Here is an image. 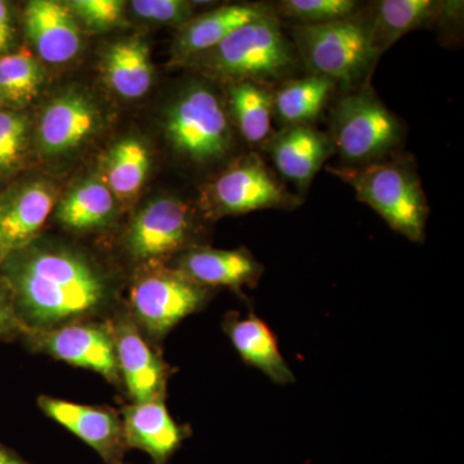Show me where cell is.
<instances>
[{"label": "cell", "mask_w": 464, "mask_h": 464, "mask_svg": "<svg viewBox=\"0 0 464 464\" xmlns=\"http://www.w3.org/2000/svg\"><path fill=\"white\" fill-rule=\"evenodd\" d=\"M2 265L25 332L83 322L108 306V279L74 250L30 244Z\"/></svg>", "instance_id": "cell-1"}, {"label": "cell", "mask_w": 464, "mask_h": 464, "mask_svg": "<svg viewBox=\"0 0 464 464\" xmlns=\"http://www.w3.org/2000/svg\"><path fill=\"white\" fill-rule=\"evenodd\" d=\"M204 72L227 83L255 82L275 88L292 79L302 63L295 43L274 14L241 26L213 50L199 54Z\"/></svg>", "instance_id": "cell-2"}, {"label": "cell", "mask_w": 464, "mask_h": 464, "mask_svg": "<svg viewBox=\"0 0 464 464\" xmlns=\"http://www.w3.org/2000/svg\"><path fill=\"white\" fill-rule=\"evenodd\" d=\"M326 170L350 185L357 199L368 204L393 231L415 244L426 239L430 207L414 159L396 154L369 166Z\"/></svg>", "instance_id": "cell-3"}, {"label": "cell", "mask_w": 464, "mask_h": 464, "mask_svg": "<svg viewBox=\"0 0 464 464\" xmlns=\"http://www.w3.org/2000/svg\"><path fill=\"white\" fill-rule=\"evenodd\" d=\"M328 134L341 167L357 168L398 154L405 141L406 128L368 83L342 92L333 101Z\"/></svg>", "instance_id": "cell-4"}, {"label": "cell", "mask_w": 464, "mask_h": 464, "mask_svg": "<svg viewBox=\"0 0 464 464\" xmlns=\"http://www.w3.org/2000/svg\"><path fill=\"white\" fill-rule=\"evenodd\" d=\"M292 41L310 74L322 75L342 92L369 83L381 54L371 39L362 5L353 16L320 25H293Z\"/></svg>", "instance_id": "cell-5"}, {"label": "cell", "mask_w": 464, "mask_h": 464, "mask_svg": "<svg viewBox=\"0 0 464 464\" xmlns=\"http://www.w3.org/2000/svg\"><path fill=\"white\" fill-rule=\"evenodd\" d=\"M164 130L174 151L192 163L222 160L234 146V128L224 100L210 85H186L164 118Z\"/></svg>", "instance_id": "cell-6"}, {"label": "cell", "mask_w": 464, "mask_h": 464, "mask_svg": "<svg viewBox=\"0 0 464 464\" xmlns=\"http://www.w3.org/2000/svg\"><path fill=\"white\" fill-rule=\"evenodd\" d=\"M304 198L292 194L283 179L256 152L237 158L207 186L204 208L209 216H240L256 210H293Z\"/></svg>", "instance_id": "cell-7"}, {"label": "cell", "mask_w": 464, "mask_h": 464, "mask_svg": "<svg viewBox=\"0 0 464 464\" xmlns=\"http://www.w3.org/2000/svg\"><path fill=\"white\" fill-rule=\"evenodd\" d=\"M210 298V289L192 282L177 268H150L130 289L134 322L152 340H161L185 317L198 313Z\"/></svg>", "instance_id": "cell-8"}, {"label": "cell", "mask_w": 464, "mask_h": 464, "mask_svg": "<svg viewBox=\"0 0 464 464\" xmlns=\"http://www.w3.org/2000/svg\"><path fill=\"white\" fill-rule=\"evenodd\" d=\"M27 343L38 353L88 369L111 383L121 382L111 326L94 322H75L50 329L24 333Z\"/></svg>", "instance_id": "cell-9"}, {"label": "cell", "mask_w": 464, "mask_h": 464, "mask_svg": "<svg viewBox=\"0 0 464 464\" xmlns=\"http://www.w3.org/2000/svg\"><path fill=\"white\" fill-rule=\"evenodd\" d=\"M192 237L190 206L176 198H160L134 217L127 234V248L136 261L155 264L190 249Z\"/></svg>", "instance_id": "cell-10"}, {"label": "cell", "mask_w": 464, "mask_h": 464, "mask_svg": "<svg viewBox=\"0 0 464 464\" xmlns=\"http://www.w3.org/2000/svg\"><path fill=\"white\" fill-rule=\"evenodd\" d=\"M462 11V2L438 0H378L362 5L372 43L381 56L414 30L459 23Z\"/></svg>", "instance_id": "cell-11"}, {"label": "cell", "mask_w": 464, "mask_h": 464, "mask_svg": "<svg viewBox=\"0 0 464 464\" xmlns=\"http://www.w3.org/2000/svg\"><path fill=\"white\" fill-rule=\"evenodd\" d=\"M262 149L270 155L277 176L295 185L301 198L335 154L329 134L307 124L285 125Z\"/></svg>", "instance_id": "cell-12"}, {"label": "cell", "mask_w": 464, "mask_h": 464, "mask_svg": "<svg viewBox=\"0 0 464 464\" xmlns=\"http://www.w3.org/2000/svg\"><path fill=\"white\" fill-rule=\"evenodd\" d=\"M121 382L133 402L166 398L168 369L139 331L132 317L121 315L110 323Z\"/></svg>", "instance_id": "cell-13"}, {"label": "cell", "mask_w": 464, "mask_h": 464, "mask_svg": "<svg viewBox=\"0 0 464 464\" xmlns=\"http://www.w3.org/2000/svg\"><path fill=\"white\" fill-rule=\"evenodd\" d=\"M38 405L43 413L90 445L106 463L123 459L128 448L123 423L111 409L75 404L45 395L39 396Z\"/></svg>", "instance_id": "cell-14"}, {"label": "cell", "mask_w": 464, "mask_h": 464, "mask_svg": "<svg viewBox=\"0 0 464 464\" xmlns=\"http://www.w3.org/2000/svg\"><path fill=\"white\" fill-rule=\"evenodd\" d=\"M177 270L192 282L215 288L225 286L240 292L244 286L255 288L265 267L246 248L225 250L192 246L179 255Z\"/></svg>", "instance_id": "cell-15"}, {"label": "cell", "mask_w": 464, "mask_h": 464, "mask_svg": "<svg viewBox=\"0 0 464 464\" xmlns=\"http://www.w3.org/2000/svg\"><path fill=\"white\" fill-rule=\"evenodd\" d=\"M121 414L127 447L145 451L154 464H167L188 438V429L173 420L164 399L133 402Z\"/></svg>", "instance_id": "cell-16"}, {"label": "cell", "mask_w": 464, "mask_h": 464, "mask_svg": "<svg viewBox=\"0 0 464 464\" xmlns=\"http://www.w3.org/2000/svg\"><path fill=\"white\" fill-rule=\"evenodd\" d=\"M99 123V110L84 94H63L43 112L38 127L39 145L45 154H65L87 141Z\"/></svg>", "instance_id": "cell-17"}, {"label": "cell", "mask_w": 464, "mask_h": 464, "mask_svg": "<svg viewBox=\"0 0 464 464\" xmlns=\"http://www.w3.org/2000/svg\"><path fill=\"white\" fill-rule=\"evenodd\" d=\"M270 14H273L271 5L252 3L224 5L191 18L183 24L174 42V61L188 63L192 58L213 50L241 26Z\"/></svg>", "instance_id": "cell-18"}, {"label": "cell", "mask_w": 464, "mask_h": 464, "mask_svg": "<svg viewBox=\"0 0 464 464\" xmlns=\"http://www.w3.org/2000/svg\"><path fill=\"white\" fill-rule=\"evenodd\" d=\"M53 206V188L44 182L30 183L0 203V264L32 244Z\"/></svg>", "instance_id": "cell-19"}, {"label": "cell", "mask_w": 464, "mask_h": 464, "mask_svg": "<svg viewBox=\"0 0 464 464\" xmlns=\"http://www.w3.org/2000/svg\"><path fill=\"white\" fill-rule=\"evenodd\" d=\"M26 32L43 61L63 63L81 50V30L66 5L33 0L25 12Z\"/></svg>", "instance_id": "cell-20"}, {"label": "cell", "mask_w": 464, "mask_h": 464, "mask_svg": "<svg viewBox=\"0 0 464 464\" xmlns=\"http://www.w3.org/2000/svg\"><path fill=\"white\" fill-rule=\"evenodd\" d=\"M224 329L246 364L258 369L275 383H295V375L280 353L274 332L256 314L241 316L232 313L226 316Z\"/></svg>", "instance_id": "cell-21"}, {"label": "cell", "mask_w": 464, "mask_h": 464, "mask_svg": "<svg viewBox=\"0 0 464 464\" xmlns=\"http://www.w3.org/2000/svg\"><path fill=\"white\" fill-rule=\"evenodd\" d=\"M227 99L231 123L241 139L250 146L264 148L274 133V88L255 82L228 83Z\"/></svg>", "instance_id": "cell-22"}, {"label": "cell", "mask_w": 464, "mask_h": 464, "mask_svg": "<svg viewBox=\"0 0 464 464\" xmlns=\"http://www.w3.org/2000/svg\"><path fill=\"white\" fill-rule=\"evenodd\" d=\"M337 85L322 75L292 78L274 88V115L285 125H314L331 103Z\"/></svg>", "instance_id": "cell-23"}, {"label": "cell", "mask_w": 464, "mask_h": 464, "mask_svg": "<svg viewBox=\"0 0 464 464\" xmlns=\"http://www.w3.org/2000/svg\"><path fill=\"white\" fill-rule=\"evenodd\" d=\"M105 70L116 93L125 99H140L152 83L149 45L140 38L115 43L106 53Z\"/></svg>", "instance_id": "cell-24"}, {"label": "cell", "mask_w": 464, "mask_h": 464, "mask_svg": "<svg viewBox=\"0 0 464 464\" xmlns=\"http://www.w3.org/2000/svg\"><path fill=\"white\" fill-rule=\"evenodd\" d=\"M114 213V198L106 183L88 179L61 201L57 219L65 227L87 231L105 226Z\"/></svg>", "instance_id": "cell-25"}, {"label": "cell", "mask_w": 464, "mask_h": 464, "mask_svg": "<svg viewBox=\"0 0 464 464\" xmlns=\"http://www.w3.org/2000/svg\"><path fill=\"white\" fill-rule=\"evenodd\" d=\"M149 168V150L140 140L124 139L115 143L106 160L110 190L121 198L136 195L145 182Z\"/></svg>", "instance_id": "cell-26"}, {"label": "cell", "mask_w": 464, "mask_h": 464, "mask_svg": "<svg viewBox=\"0 0 464 464\" xmlns=\"http://www.w3.org/2000/svg\"><path fill=\"white\" fill-rule=\"evenodd\" d=\"M43 82V67L29 51L0 54V99L5 102L25 105L38 96Z\"/></svg>", "instance_id": "cell-27"}, {"label": "cell", "mask_w": 464, "mask_h": 464, "mask_svg": "<svg viewBox=\"0 0 464 464\" xmlns=\"http://www.w3.org/2000/svg\"><path fill=\"white\" fill-rule=\"evenodd\" d=\"M362 8L355 0H280L271 5L280 21L293 25H320L343 20Z\"/></svg>", "instance_id": "cell-28"}, {"label": "cell", "mask_w": 464, "mask_h": 464, "mask_svg": "<svg viewBox=\"0 0 464 464\" xmlns=\"http://www.w3.org/2000/svg\"><path fill=\"white\" fill-rule=\"evenodd\" d=\"M26 139V119L16 112L0 111V169H8L17 163Z\"/></svg>", "instance_id": "cell-29"}, {"label": "cell", "mask_w": 464, "mask_h": 464, "mask_svg": "<svg viewBox=\"0 0 464 464\" xmlns=\"http://www.w3.org/2000/svg\"><path fill=\"white\" fill-rule=\"evenodd\" d=\"M66 5L94 30H108L123 17L124 3L119 0H72Z\"/></svg>", "instance_id": "cell-30"}, {"label": "cell", "mask_w": 464, "mask_h": 464, "mask_svg": "<svg viewBox=\"0 0 464 464\" xmlns=\"http://www.w3.org/2000/svg\"><path fill=\"white\" fill-rule=\"evenodd\" d=\"M134 14L145 20L160 24H183L191 20L192 5L181 0H134Z\"/></svg>", "instance_id": "cell-31"}, {"label": "cell", "mask_w": 464, "mask_h": 464, "mask_svg": "<svg viewBox=\"0 0 464 464\" xmlns=\"http://www.w3.org/2000/svg\"><path fill=\"white\" fill-rule=\"evenodd\" d=\"M25 326L21 322L16 304L11 289L0 277V341L11 340L16 335H24Z\"/></svg>", "instance_id": "cell-32"}, {"label": "cell", "mask_w": 464, "mask_h": 464, "mask_svg": "<svg viewBox=\"0 0 464 464\" xmlns=\"http://www.w3.org/2000/svg\"><path fill=\"white\" fill-rule=\"evenodd\" d=\"M12 41L11 16L7 5L0 2V54H5Z\"/></svg>", "instance_id": "cell-33"}, {"label": "cell", "mask_w": 464, "mask_h": 464, "mask_svg": "<svg viewBox=\"0 0 464 464\" xmlns=\"http://www.w3.org/2000/svg\"><path fill=\"white\" fill-rule=\"evenodd\" d=\"M0 464H30L23 459L16 451L12 450L0 442Z\"/></svg>", "instance_id": "cell-34"}, {"label": "cell", "mask_w": 464, "mask_h": 464, "mask_svg": "<svg viewBox=\"0 0 464 464\" xmlns=\"http://www.w3.org/2000/svg\"><path fill=\"white\" fill-rule=\"evenodd\" d=\"M111 464H123V463H121V462H116V463H111Z\"/></svg>", "instance_id": "cell-35"}]
</instances>
